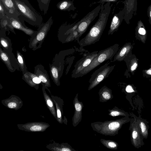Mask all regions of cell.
I'll return each instance as SVG.
<instances>
[{
	"instance_id": "cell-1",
	"label": "cell",
	"mask_w": 151,
	"mask_h": 151,
	"mask_svg": "<svg viewBox=\"0 0 151 151\" xmlns=\"http://www.w3.org/2000/svg\"><path fill=\"white\" fill-rule=\"evenodd\" d=\"M111 2L101 4V9L98 20L86 36L78 43L81 47L94 44L100 40L105 29L109 15Z\"/></svg>"
},
{
	"instance_id": "cell-2",
	"label": "cell",
	"mask_w": 151,
	"mask_h": 151,
	"mask_svg": "<svg viewBox=\"0 0 151 151\" xmlns=\"http://www.w3.org/2000/svg\"><path fill=\"white\" fill-rule=\"evenodd\" d=\"M12 0L20 14L19 19L32 26L39 27L42 23V17L37 12L28 0Z\"/></svg>"
},
{
	"instance_id": "cell-3",
	"label": "cell",
	"mask_w": 151,
	"mask_h": 151,
	"mask_svg": "<svg viewBox=\"0 0 151 151\" xmlns=\"http://www.w3.org/2000/svg\"><path fill=\"white\" fill-rule=\"evenodd\" d=\"M130 120L125 116L115 120L92 122L91 126L93 130L98 133L105 136H114L118 134L122 125Z\"/></svg>"
},
{
	"instance_id": "cell-4",
	"label": "cell",
	"mask_w": 151,
	"mask_h": 151,
	"mask_svg": "<svg viewBox=\"0 0 151 151\" xmlns=\"http://www.w3.org/2000/svg\"><path fill=\"white\" fill-rule=\"evenodd\" d=\"M119 45L117 44L99 51L97 56L90 64L83 70L78 78L87 74L101 63L108 60H111L118 50Z\"/></svg>"
},
{
	"instance_id": "cell-5",
	"label": "cell",
	"mask_w": 151,
	"mask_h": 151,
	"mask_svg": "<svg viewBox=\"0 0 151 151\" xmlns=\"http://www.w3.org/2000/svg\"><path fill=\"white\" fill-rule=\"evenodd\" d=\"M75 51L73 48L62 50L56 54L52 64H50V70L52 79L55 84L60 85V79L62 76L64 68V59L67 55L72 54Z\"/></svg>"
},
{
	"instance_id": "cell-6",
	"label": "cell",
	"mask_w": 151,
	"mask_h": 151,
	"mask_svg": "<svg viewBox=\"0 0 151 151\" xmlns=\"http://www.w3.org/2000/svg\"><path fill=\"white\" fill-rule=\"evenodd\" d=\"M53 23L52 17L51 16L45 23H42L39 26L38 30L30 39L29 45L30 48L35 51L41 47Z\"/></svg>"
},
{
	"instance_id": "cell-7",
	"label": "cell",
	"mask_w": 151,
	"mask_h": 151,
	"mask_svg": "<svg viewBox=\"0 0 151 151\" xmlns=\"http://www.w3.org/2000/svg\"><path fill=\"white\" fill-rule=\"evenodd\" d=\"M78 22L75 24H63L59 27L58 33L59 40L62 43L76 40L78 41L81 37L77 30Z\"/></svg>"
},
{
	"instance_id": "cell-8",
	"label": "cell",
	"mask_w": 151,
	"mask_h": 151,
	"mask_svg": "<svg viewBox=\"0 0 151 151\" xmlns=\"http://www.w3.org/2000/svg\"><path fill=\"white\" fill-rule=\"evenodd\" d=\"M106 63L96 70L92 74L89 81L88 90L90 91L108 77L114 69L115 65H109Z\"/></svg>"
},
{
	"instance_id": "cell-9",
	"label": "cell",
	"mask_w": 151,
	"mask_h": 151,
	"mask_svg": "<svg viewBox=\"0 0 151 151\" xmlns=\"http://www.w3.org/2000/svg\"><path fill=\"white\" fill-rule=\"evenodd\" d=\"M101 9V4L78 21L77 30L81 36L86 31L91 22L97 17Z\"/></svg>"
},
{
	"instance_id": "cell-10",
	"label": "cell",
	"mask_w": 151,
	"mask_h": 151,
	"mask_svg": "<svg viewBox=\"0 0 151 151\" xmlns=\"http://www.w3.org/2000/svg\"><path fill=\"white\" fill-rule=\"evenodd\" d=\"M98 51H96L86 54L79 60L74 66V68L71 74L72 78H76L81 71L89 65L92 60L97 56Z\"/></svg>"
},
{
	"instance_id": "cell-11",
	"label": "cell",
	"mask_w": 151,
	"mask_h": 151,
	"mask_svg": "<svg viewBox=\"0 0 151 151\" xmlns=\"http://www.w3.org/2000/svg\"><path fill=\"white\" fill-rule=\"evenodd\" d=\"M0 57L10 72H14L16 70H20L17 59L12 52L5 51L1 47Z\"/></svg>"
},
{
	"instance_id": "cell-12",
	"label": "cell",
	"mask_w": 151,
	"mask_h": 151,
	"mask_svg": "<svg viewBox=\"0 0 151 151\" xmlns=\"http://www.w3.org/2000/svg\"><path fill=\"white\" fill-rule=\"evenodd\" d=\"M18 128L27 132H44L49 126L48 124L43 122H29L24 124H17Z\"/></svg>"
},
{
	"instance_id": "cell-13",
	"label": "cell",
	"mask_w": 151,
	"mask_h": 151,
	"mask_svg": "<svg viewBox=\"0 0 151 151\" xmlns=\"http://www.w3.org/2000/svg\"><path fill=\"white\" fill-rule=\"evenodd\" d=\"M123 3L124 12V19L127 24H129L133 15L136 12L137 1V0H125Z\"/></svg>"
},
{
	"instance_id": "cell-14",
	"label": "cell",
	"mask_w": 151,
	"mask_h": 151,
	"mask_svg": "<svg viewBox=\"0 0 151 151\" xmlns=\"http://www.w3.org/2000/svg\"><path fill=\"white\" fill-rule=\"evenodd\" d=\"M78 93H77L73 100V104L75 109L72 121V125L74 127H76L81 121L82 118V109L84 107L83 102L78 100Z\"/></svg>"
},
{
	"instance_id": "cell-15",
	"label": "cell",
	"mask_w": 151,
	"mask_h": 151,
	"mask_svg": "<svg viewBox=\"0 0 151 151\" xmlns=\"http://www.w3.org/2000/svg\"><path fill=\"white\" fill-rule=\"evenodd\" d=\"M5 9V14L9 18H12L19 19L21 15L12 0H0Z\"/></svg>"
},
{
	"instance_id": "cell-16",
	"label": "cell",
	"mask_w": 151,
	"mask_h": 151,
	"mask_svg": "<svg viewBox=\"0 0 151 151\" xmlns=\"http://www.w3.org/2000/svg\"><path fill=\"white\" fill-rule=\"evenodd\" d=\"M34 73L40 79L42 86L46 87L51 86L48 75L44 67L41 64H38L35 67Z\"/></svg>"
},
{
	"instance_id": "cell-17",
	"label": "cell",
	"mask_w": 151,
	"mask_h": 151,
	"mask_svg": "<svg viewBox=\"0 0 151 151\" xmlns=\"http://www.w3.org/2000/svg\"><path fill=\"white\" fill-rule=\"evenodd\" d=\"M124 9H123L118 13L114 14L110 25L108 32V35H113L114 32L117 31L124 19Z\"/></svg>"
},
{
	"instance_id": "cell-18",
	"label": "cell",
	"mask_w": 151,
	"mask_h": 151,
	"mask_svg": "<svg viewBox=\"0 0 151 151\" xmlns=\"http://www.w3.org/2000/svg\"><path fill=\"white\" fill-rule=\"evenodd\" d=\"M10 19L11 24L14 28L23 31L31 37L37 31L34 30L27 27L24 23V21L22 19H17L12 18Z\"/></svg>"
},
{
	"instance_id": "cell-19",
	"label": "cell",
	"mask_w": 151,
	"mask_h": 151,
	"mask_svg": "<svg viewBox=\"0 0 151 151\" xmlns=\"http://www.w3.org/2000/svg\"><path fill=\"white\" fill-rule=\"evenodd\" d=\"M130 127L132 143L134 147L138 148L142 145V141L140 137V132L135 120L132 122Z\"/></svg>"
},
{
	"instance_id": "cell-20",
	"label": "cell",
	"mask_w": 151,
	"mask_h": 151,
	"mask_svg": "<svg viewBox=\"0 0 151 151\" xmlns=\"http://www.w3.org/2000/svg\"><path fill=\"white\" fill-rule=\"evenodd\" d=\"M22 74V78L23 80L30 86L37 90L38 89L39 85L41 83V81L36 75L27 70Z\"/></svg>"
},
{
	"instance_id": "cell-21",
	"label": "cell",
	"mask_w": 151,
	"mask_h": 151,
	"mask_svg": "<svg viewBox=\"0 0 151 151\" xmlns=\"http://www.w3.org/2000/svg\"><path fill=\"white\" fill-rule=\"evenodd\" d=\"M2 104L10 109L17 110L20 108L23 104L21 99L17 96L12 95L8 98L2 101Z\"/></svg>"
},
{
	"instance_id": "cell-22",
	"label": "cell",
	"mask_w": 151,
	"mask_h": 151,
	"mask_svg": "<svg viewBox=\"0 0 151 151\" xmlns=\"http://www.w3.org/2000/svg\"><path fill=\"white\" fill-rule=\"evenodd\" d=\"M51 97L56 107L57 120L59 123L62 124L63 123V107L64 104V102L63 99L60 97L54 96L52 95Z\"/></svg>"
},
{
	"instance_id": "cell-23",
	"label": "cell",
	"mask_w": 151,
	"mask_h": 151,
	"mask_svg": "<svg viewBox=\"0 0 151 151\" xmlns=\"http://www.w3.org/2000/svg\"><path fill=\"white\" fill-rule=\"evenodd\" d=\"M45 89V87L42 86V91L45 102L51 113L57 120L56 109L55 107V103L51 97V94L50 96L46 92Z\"/></svg>"
},
{
	"instance_id": "cell-24",
	"label": "cell",
	"mask_w": 151,
	"mask_h": 151,
	"mask_svg": "<svg viewBox=\"0 0 151 151\" xmlns=\"http://www.w3.org/2000/svg\"><path fill=\"white\" fill-rule=\"evenodd\" d=\"M98 93L99 101L101 102H106L113 98L111 90L106 86H104L99 89Z\"/></svg>"
},
{
	"instance_id": "cell-25",
	"label": "cell",
	"mask_w": 151,
	"mask_h": 151,
	"mask_svg": "<svg viewBox=\"0 0 151 151\" xmlns=\"http://www.w3.org/2000/svg\"><path fill=\"white\" fill-rule=\"evenodd\" d=\"M6 32L0 30V41L1 46L4 50L12 52V45L10 39L6 35Z\"/></svg>"
},
{
	"instance_id": "cell-26",
	"label": "cell",
	"mask_w": 151,
	"mask_h": 151,
	"mask_svg": "<svg viewBox=\"0 0 151 151\" xmlns=\"http://www.w3.org/2000/svg\"><path fill=\"white\" fill-rule=\"evenodd\" d=\"M49 149L57 151H76L68 143H62L61 144L54 142L47 146Z\"/></svg>"
},
{
	"instance_id": "cell-27",
	"label": "cell",
	"mask_w": 151,
	"mask_h": 151,
	"mask_svg": "<svg viewBox=\"0 0 151 151\" xmlns=\"http://www.w3.org/2000/svg\"><path fill=\"white\" fill-rule=\"evenodd\" d=\"M132 46L129 43H126L116 53L112 62L122 61L127 55L131 50Z\"/></svg>"
},
{
	"instance_id": "cell-28",
	"label": "cell",
	"mask_w": 151,
	"mask_h": 151,
	"mask_svg": "<svg viewBox=\"0 0 151 151\" xmlns=\"http://www.w3.org/2000/svg\"><path fill=\"white\" fill-rule=\"evenodd\" d=\"M0 28L1 30L4 31H11L14 33L16 34L14 30V28L12 25L10 18L6 16L0 19Z\"/></svg>"
},
{
	"instance_id": "cell-29",
	"label": "cell",
	"mask_w": 151,
	"mask_h": 151,
	"mask_svg": "<svg viewBox=\"0 0 151 151\" xmlns=\"http://www.w3.org/2000/svg\"><path fill=\"white\" fill-rule=\"evenodd\" d=\"M57 8L61 11H74L76 8L73 1L69 0H63L59 2L56 5Z\"/></svg>"
},
{
	"instance_id": "cell-30",
	"label": "cell",
	"mask_w": 151,
	"mask_h": 151,
	"mask_svg": "<svg viewBox=\"0 0 151 151\" xmlns=\"http://www.w3.org/2000/svg\"><path fill=\"white\" fill-rule=\"evenodd\" d=\"M100 141L103 145L108 149L113 150L117 149L118 144L115 141L104 139H101Z\"/></svg>"
},
{
	"instance_id": "cell-31",
	"label": "cell",
	"mask_w": 151,
	"mask_h": 151,
	"mask_svg": "<svg viewBox=\"0 0 151 151\" xmlns=\"http://www.w3.org/2000/svg\"><path fill=\"white\" fill-rule=\"evenodd\" d=\"M17 60L19 66L20 70L23 73L27 70V67L25 63L24 58L22 54L18 50L17 51Z\"/></svg>"
},
{
	"instance_id": "cell-32",
	"label": "cell",
	"mask_w": 151,
	"mask_h": 151,
	"mask_svg": "<svg viewBox=\"0 0 151 151\" xmlns=\"http://www.w3.org/2000/svg\"><path fill=\"white\" fill-rule=\"evenodd\" d=\"M109 112V115L111 116H123L128 117V114L125 111H123L117 107L115 106L111 109L108 110Z\"/></svg>"
},
{
	"instance_id": "cell-33",
	"label": "cell",
	"mask_w": 151,
	"mask_h": 151,
	"mask_svg": "<svg viewBox=\"0 0 151 151\" xmlns=\"http://www.w3.org/2000/svg\"><path fill=\"white\" fill-rule=\"evenodd\" d=\"M39 9L44 15L47 14L51 0H37Z\"/></svg>"
},
{
	"instance_id": "cell-34",
	"label": "cell",
	"mask_w": 151,
	"mask_h": 151,
	"mask_svg": "<svg viewBox=\"0 0 151 151\" xmlns=\"http://www.w3.org/2000/svg\"><path fill=\"white\" fill-rule=\"evenodd\" d=\"M136 33L141 37L146 36V30L143 23L141 20L138 22L136 28Z\"/></svg>"
},
{
	"instance_id": "cell-35",
	"label": "cell",
	"mask_w": 151,
	"mask_h": 151,
	"mask_svg": "<svg viewBox=\"0 0 151 151\" xmlns=\"http://www.w3.org/2000/svg\"><path fill=\"white\" fill-rule=\"evenodd\" d=\"M138 122L137 124L139 126L141 135L144 138H147L148 135V130L146 124L142 120H138Z\"/></svg>"
},
{
	"instance_id": "cell-36",
	"label": "cell",
	"mask_w": 151,
	"mask_h": 151,
	"mask_svg": "<svg viewBox=\"0 0 151 151\" xmlns=\"http://www.w3.org/2000/svg\"><path fill=\"white\" fill-rule=\"evenodd\" d=\"M5 9L2 3L0 1V19L6 16Z\"/></svg>"
},
{
	"instance_id": "cell-37",
	"label": "cell",
	"mask_w": 151,
	"mask_h": 151,
	"mask_svg": "<svg viewBox=\"0 0 151 151\" xmlns=\"http://www.w3.org/2000/svg\"><path fill=\"white\" fill-rule=\"evenodd\" d=\"M147 14L149 18V21L151 25V5H150L147 8Z\"/></svg>"
},
{
	"instance_id": "cell-38",
	"label": "cell",
	"mask_w": 151,
	"mask_h": 151,
	"mask_svg": "<svg viewBox=\"0 0 151 151\" xmlns=\"http://www.w3.org/2000/svg\"><path fill=\"white\" fill-rule=\"evenodd\" d=\"M117 0H100L97 2V3L104 4L105 2H115L117 1Z\"/></svg>"
},
{
	"instance_id": "cell-39",
	"label": "cell",
	"mask_w": 151,
	"mask_h": 151,
	"mask_svg": "<svg viewBox=\"0 0 151 151\" xmlns=\"http://www.w3.org/2000/svg\"><path fill=\"white\" fill-rule=\"evenodd\" d=\"M127 93H132L134 92L132 87L130 85L127 86L125 89Z\"/></svg>"
},
{
	"instance_id": "cell-40",
	"label": "cell",
	"mask_w": 151,
	"mask_h": 151,
	"mask_svg": "<svg viewBox=\"0 0 151 151\" xmlns=\"http://www.w3.org/2000/svg\"><path fill=\"white\" fill-rule=\"evenodd\" d=\"M137 66V62H135L132 64L130 67V69L131 72H132L136 70Z\"/></svg>"
},
{
	"instance_id": "cell-41",
	"label": "cell",
	"mask_w": 151,
	"mask_h": 151,
	"mask_svg": "<svg viewBox=\"0 0 151 151\" xmlns=\"http://www.w3.org/2000/svg\"><path fill=\"white\" fill-rule=\"evenodd\" d=\"M67 122L68 121L66 118L65 116H64L63 117V123H64V124L67 125Z\"/></svg>"
},
{
	"instance_id": "cell-42",
	"label": "cell",
	"mask_w": 151,
	"mask_h": 151,
	"mask_svg": "<svg viewBox=\"0 0 151 151\" xmlns=\"http://www.w3.org/2000/svg\"><path fill=\"white\" fill-rule=\"evenodd\" d=\"M146 72L147 74L151 75V68L147 70Z\"/></svg>"
}]
</instances>
